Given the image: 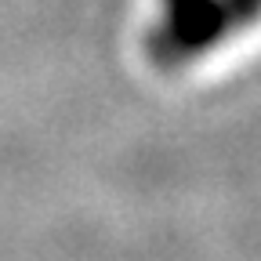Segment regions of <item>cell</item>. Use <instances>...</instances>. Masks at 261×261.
Listing matches in <instances>:
<instances>
[{"instance_id": "6da1fadb", "label": "cell", "mask_w": 261, "mask_h": 261, "mask_svg": "<svg viewBox=\"0 0 261 261\" xmlns=\"http://www.w3.org/2000/svg\"><path fill=\"white\" fill-rule=\"evenodd\" d=\"M261 18V0H160L145 51L160 69H181Z\"/></svg>"}]
</instances>
